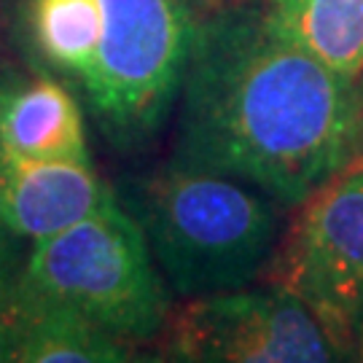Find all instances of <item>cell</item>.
I'll return each mask as SVG.
<instances>
[{
	"instance_id": "cell-11",
	"label": "cell",
	"mask_w": 363,
	"mask_h": 363,
	"mask_svg": "<svg viewBox=\"0 0 363 363\" xmlns=\"http://www.w3.org/2000/svg\"><path fill=\"white\" fill-rule=\"evenodd\" d=\"M274 35L363 89V0H245Z\"/></svg>"
},
{
	"instance_id": "cell-7",
	"label": "cell",
	"mask_w": 363,
	"mask_h": 363,
	"mask_svg": "<svg viewBox=\"0 0 363 363\" xmlns=\"http://www.w3.org/2000/svg\"><path fill=\"white\" fill-rule=\"evenodd\" d=\"M19 237L0 229V325L11 363H121L132 347L43 294L22 272Z\"/></svg>"
},
{
	"instance_id": "cell-12",
	"label": "cell",
	"mask_w": 363,
	"mask_h": 363,
	"mask_svg": "<svg viewBox=\"0 0 363 363\" xmlns=\"http://www.w3.org/2000/svg\"><path fill=\"white\" fill-rule=\"evenodd\" d=\"M191 9H194L196 13H205V11H210V9H216V6H220L223 0H186Z\"/></svg>"
},
{
	"instance_id": "cell-6",
	"label": "cell",
	"mask_w": 363,
	"mask_h": 363,
	"mask_svg": "<svg viewBox=\"0 0 363 363\" xmlns=\"http://www.w3.org/2000/svg\"><path fill=\"white\" fill-rule=\"evenodd\" d=\"M159 358L181 363L339 361L312 312L286 291H226L183 298L159 334Z\"/></svg>"
},
{
	"instance_id": "cell-5",
	"label": "cell",
	"mask_w": 363,
	"mask_h": 363,
	"mask_svg": "<svg viewBox=\"0 0 363 363\" xmlns=\"http://www.w3.org/2000/svg\"><path fill=\"white\" fill-rule=\"evenodd\" d=\"M294 210L267 280L298 298L339 358H347L363 320V156H352Z\"/></svg>"
},
{
	"instance_id": "cell-4",
	"label": "cell",
	"mask_w": 363,
	"mask_h": 363,
	"mask_svg": "<svg viewBox=\"0 0 363 363\" xmlns=\"http://www.w3.org/2000/svg\"><path fill=\"white\" fill-rule=\"evenodd\" d=\"M97 62L84 89L116 148L151 140L178 103L199 13L186 0H100Z\"/></svg>"
},
{
	"instance_id": "cell-1",
	"label": "cell",
	"mask_w": 363,
	"mask_h": 363,
	"mask_svg": "<svg viewBox=\"0 0 363 363\" xmlns=\"http://www.w3.org/2000/svg\"><path fill=\"white\" fill-rule=\"evenodd\" d=\"M178 100L172 162L283 208L358 154L363 89L274 35L245 0L199 13Z\"/></svg>"
},
{
	"instance_id": "cell-9",
	"label": "cell",
	"mask_w": 363,
	"mask_h": 363,
	"mask_svg": "<svg viewBox=\"0 0 363 363\" xmlns=\"http://www.w3.org/2000/svg\"><path fill=\"white\" fill-rule=\"evenodd\" d=\"M0 151L91 164L81 105L62 78L33 65L0 76Z\"/></svg>"
},
{
	"instance_id": "cell-8",
	"label": "cell",
	"mask_w": 363,
	"mask_h": 363,
	"mask_svg": "<svg viewBox=\"0 0 363 363\" xmlns=\"http://www.w3.org/2000/svg\"><path fill=\"white\" fill-rule=\"evenodd\" d=\"M113 196L94 164L35 162L0 151V229L22 242L62 232Z\"/></svg>"
},
{
	"instance_id": "cell-2",
	"label": "cell",
	"mask_w": 363,
	"mask_h": 363,
	"mask_svg": "<svg viewBox=\"0 0 363 363\" xmlns=\"http://www.w3.org/2000/svg\"><path fill=\"white\" fill-rule=\"evenodd\" d=\"M116 199L140 223L172 296L247 288L277 247V202L229 175L169 162L124 183Z\"/></svg>"
},
{
	"instance_id": "cell-15",
	"label": "cell",
	"mask_w": 363,
	"mask_h": 363,
	"mask_svg": "<svg viewBox=\"0 0 363 363\" xmlns=\"http://www.w3.org/2000/svg\"><path fill=\"white\" fill-rule=\"evenodd\" d=\"M358 154L363 156V124H361V132H358Z\"/></svg>"
},
{
	"instance_id": "cell-13",
	"label": "cell",
	"mask_w": 363,
	"mask_h": 363,
	"mask_svg": "<svg viewBox=\"0 0 363 363\" xmlns=\"http://www.w3.org/2000/svg\"><path fill=\"white\" fill-rule=\"evenodd\" d=\"M0 363H11V345H9L3 325H0Z\"/></svg>"
},
{
	"instance_id": "cell-14",
	"label": "cell",
	"mask_w": 363,
	"mask_h": 363,
	"mask_svg": "<svg viewBox=\"0 0 363 363\" xmlns=\"http://www.w3.org/2000/svg\"><path fill=\"white\" fill-rule=\"evenodd\" d=\"M355 358L363 361V320H361V328H358V342H355Z\"/></svg>"
},
{
	"instance_id": "cell-10",
	"label": "cell",
	"mask_w": 363,
	"mask_h": 363,
	"mask_svg": "<svg viewBox=\"0 0 363 363\" xmlns=\"http://www.w3.org/2000/svg\"><path fill=\"white\" fill-rule=\"evenodd\" d=\"M100 0H16L13 35L27 65L49 70L84 91L100 43Z\"/></svg>"
},
{
	"instance_id": "cell-3",
	"label": "cell",
	"mask_w": 363,
	"mask_h": 363,
	"mask_svg": "<svg viewBox=\"0 0 363 363\" xmlns=\"http://www.w3.org/2000/svg\"><path fill=\"white\" fill-rule=\"evenodd\" d=\"M27 245L22 272L43 294L130 347L159 339L172 310L169 288L140 223L116 196L73 226Z\"/></svg>"
}]
</instances>
